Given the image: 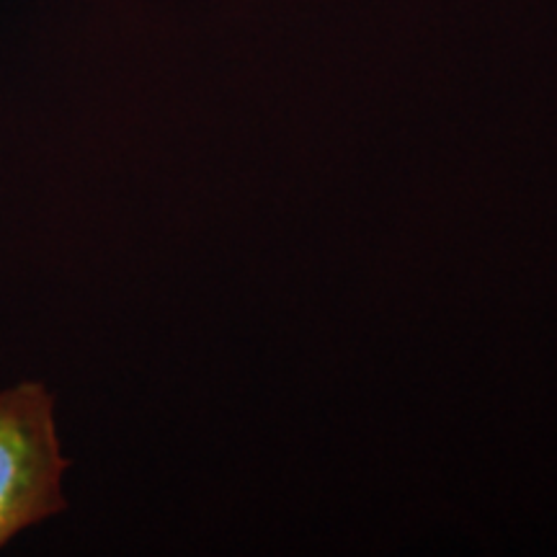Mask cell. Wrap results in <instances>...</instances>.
I'll use <instances>...</instances> for the list:
<instances>
[{"label": "cell", "instance_id": "cell-1", "mask_svg": "<svg viewBox=\"0 0 557 557\" xmlns=\"http://www.w3.org/2000/svg\"><path fill=\"white\" fill-rule=\"evenodd\" d=\"M65 470L47 387L24 382L0 393V549L65 508Z\"/></svg>", "mask_w": 557, "mask_h": 557}]
</instances>
